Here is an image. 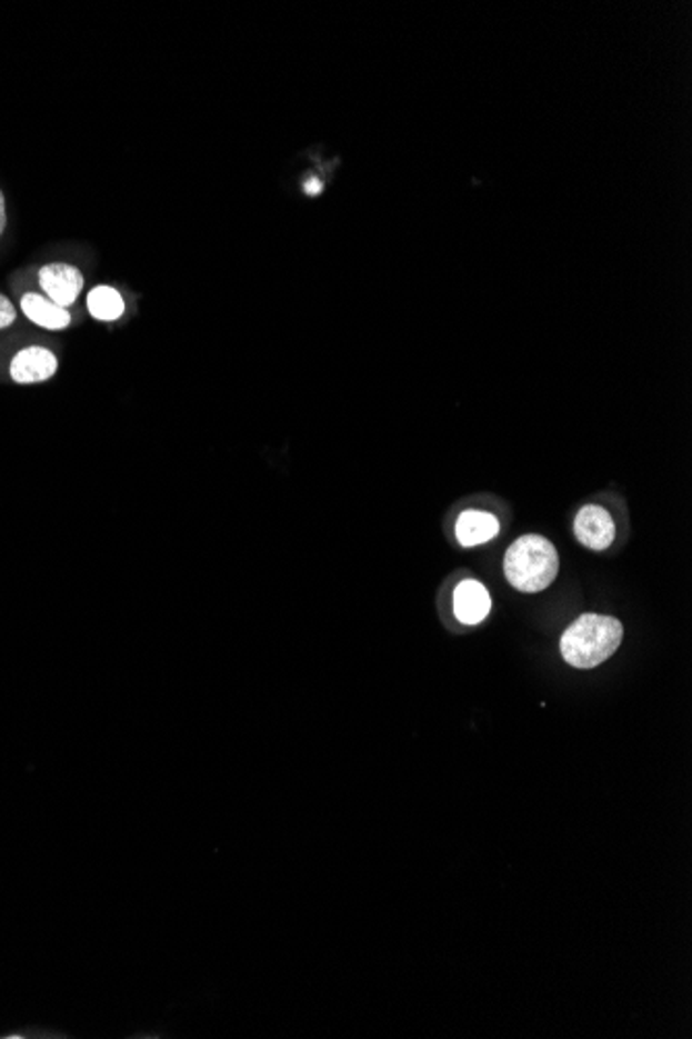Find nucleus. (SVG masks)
<instances>
[{"instance_id":"7ed1b4c3","label":"nucleus","mask_w":692,"mask_h":1039,"mask_svg":"<svg viewBox=\"0 0 692 1039\" xmlns=\"http://www.w3.org/2000/svg\"><path fill=\"white\" fill-rule=\"evenodd\" d=\"M61 368L59 356L44 344H28L9 361V378L17 387H33L52 380Z\"/></svg>"},{"instance_id":"39448f33","label":"nucleus","mask_w":692,"mask_h":1039,"mask_svg":"<svg viewBox=\"0 0 692 1039\" xmlns=\"http://www.w3.org/2000/svg\"><path fill=\"white\" fill-rule=\"evenodd\" d=\"M574 536L579 542L591 550H605L614 543V519L603 507L589 504L576 514Z\"/></svg>"},{"instance_id":"f03ea898","label":"nucleus","mask_w":692,"mask_h":1039,"mask_svg":"<svg viewBox=\"0 0 692 1039\" xmlns=\"http://www.w3.org/2000/svg\"><path fill=\"white\" fill-rule=\"evenodd\" d=\"M560 560L554 543L541 536H523L508 548L504 573L512 588L524 593L545 590L554 583Z\"/></svg>"},{"instance_id":"6e6552de","label":"nucleus","mask_w":692,"mask_h":1039,"mask_svg":"<svg viewBox=\"0 0 692 1039\" xmlns=\"http://www.w3.org/2000/svg\"><path fill=\"white\" fill-rule=\"evenodd\" d=\"M86 310L96 322H119L127 311L123 293L112 284H96L86 296Z\"/></svg>"},{"instance_id":"f257e3e1","label":"nucleus","mask_w":692,"mask_h":1039,"mask_svg":"<svg viewBox=\"0 0 692 1039\" xmlns=\"http://www.w3.org/2000/svg\"><path fill=\"white\" fill-rule=\"evenodd\" d=\"M622 622L614 617L583 615L570 625L560 639L564 660L574 668H595L614 656L622 643Z\"/></svg>"},{"instance_id":"9d476101","label":"nucleus","mask_w":692,"mask_h":1039,"mask_svg":"<svg viewBox=\"0 0 692 1039\" xmlns=\"http://www.w3.org/2000/svg\"><path fill=\"white\" fill-rule=\"evenodd\" d=\"M17 322V306L4 296L0 293V330H9Z\"/></svg>"},{"instance_id":"20e7f679","label":"nucleus","mask_w":692,"mask_h":1039,"mask_svg":"<svg viewBox=\"0 0 692 1039\" xmlns=\"http://www.w3.org/2000/svg\"><path fill=\"white\" fill-rule=\"evenodd\" d=\"M38 284L42 296L64 310H71L86 289V277L78 266L50 262L38 270Z\"/></svg>"},{"instance_id":"423d86ee","label":"nucleus","mask_w":692,"mask_h":1039,"mask_svg":"<svg viewBox=\"0 0 692 1039\" xmlns=\"http://www.w3.org/2000/svg\"><path fill=\"white\" fill-rule=\"evenodd\" d=\"M19 311L26 316V320L31 322L33 327L42 328L48 332H61V330L71 327V322H73L71 310H64L61 306H57L54 301H50L47 296L36 293V291L21 296Z\"/></svg>"},{"instance_id":"0eeeda50","label":"nucleus","mask_w":692,"mask_h":1039,"mask_svg":"<svg viewBox=\"0 0 692 1039\" xmlns=\"http://www.w3.org/2000/svg\"><path fill=\"white\" fill-rule=\"evenodd\" d=\"M492 610V598L479 581H462L454 591V615L461 622L478 625Z\"/></svg>"},{"instance_id":"1a4fd4ad","label":"nucleus","mask_w":692,"mask_h":1039,"mask_svg":"<svg viewBox=\"0 0 692 1039\" xmlns=\"http://www.w3.org/2000/svg\"><path fill=\"white\" fill-rule=\"evenodd\" d=\"M498 531H500V523L492 512L464 511L457 521V538L467 548L490 542L498 536Z\"/></svg>"},{"instance_id":"9b49d317","label":"nucleus","mask_w":692,"mask_h":1039,"mask_svg":"<svg viewBox=\"0 0 692 1039\" xmlns=\"http://www.w3.org/2000/svg\"><path fill=\"white\" fill-rule=\"evenodd\" d=\"M7 231V200H4V193L0 189V237Z\"/></svg>"}]
</instances>
